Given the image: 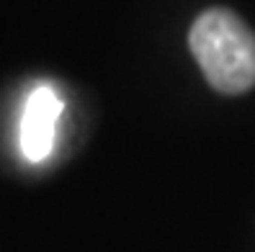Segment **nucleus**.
<instances>
[{"instance_id": "obj_1", "label": "nucleus", "mask_w": 255, "mask_h": 252, "mask_svg": "<svg viewBox=\"0 0 255 252\" xmlns=\"http://www.w3.org/2000/svg\"><path fill=\"white\" fill-rule=\"evenodd\" d=\"M188 47L214 90L240 95L255 87V31L235 10H204L191 26Z\"/></svg>"}, {"instance_id": "obj_2", "label": "nucleus", "mask_w": 255, "mask_h": 252, "mask_svg": "<svg viewBox=\"0 0 255 252\" xmlns=\"http://www.w3.org/2000/svg\"><path fill=\"white\" fill-rule=\"evenodd\" d=\"M59 113H62V100L49 85H39L28 95L21 118V152L28 162H41L49 157Z\"/></svg>"}]
</instances>
